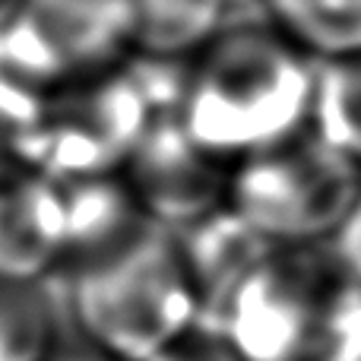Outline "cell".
Instances as JSON below:
<instances>
[{"instance_id":"cell-3","label":"cell","mask_w":361,"mask_h":361,"mask_svg":"<svg viewBox=\"0 0 361 361\" xmlns=\"http://www.w3.org/2000/svg\"><path fill=\"white\" fill-rule=\"evenodd\" d=\"M203 324L244 361H361V282L326 247H269Z\"/></svg>"},{"instance_id":"cell-5","label":"cell","mask_w":361,"mask_h":361,"mask_svg":"<svg viewBox=\"0 0 361 361\" xmlns=\"http://www.w3.org/2000/svg\"><path fill=\"white\" fill-rule=\"evenodd\" d=\"M133 61L127 0H23L0 29V73L42 95Z\"/></svg>"},{"instance_id":"cell-7","label":"cell","mask_w":361,"mask_h":361,"mask_svg":"<svg viewBox=\"0 0 361 361\" xmlns=\"http://www.w3.org/2000/svg\"><path fill=\"white\" fill-rule=\"evenodd\" d=\"M67 336L54 279L0 273V361H44Z\"/></svg>"},{"instance_id":"cell-12","label":"cell","mask_w":361,"mask_h":361,"mask_svg":"<svg viewBox=\"0 0 361 361\" xmlns=\"http://www.w3.org/2000/svg\"><path fill=\"white\" fill-rule=\"evenodd\" d=\"M19 4H23V0H0V29L13 19V13L19 10Z\"/></svg>"},{"instance_id":"cell-8","label":"cell","mask_w":361,"mask_h":361,"mask_svg":"<svg viewBox=\"0 0 361 361\" xmlns=\"http://www.w3.org/2000/svg\"><path fill=\"white\" fill-rule=\"evenodd\" d=\"M260 13L314 61L361 54V0H260Z\"/></svg>"},{"instance_id":"cell-2","label":"cell","mask_w":361,"mask_h":361,"mask_svg":"<svg viewBox=\"0 0 361 361\" xmlns=\"http://www.w3.org/2000/svg\"><path fill=\"white\" fill-rule=\"evenodd\" d=\"M70 336L118 361H146L203 324V292L180 235L140 222L57 276Z\"/></svg>"},{"instance_id":"cell-4","label":"cell","mask_w":361,"mask_h":361,"mask_svg":"<svg viewBox=\"0 0 361 361\" xmlns=\"http://www.w3.org/2000/svg\"><path fill=\"white\" fill-rule=\"evenodd\" d=\"M361 193V169L314 130L231 165L228 206L273 247H326Z\"/></svg>"},{"instance_id":"cell-6","label":"cell","mask_w":361,"mask_h":361,"mask_svg":"<svg viewBox=\"0 0 361 361\" xmlns=\"http://www.w3.org/2000/svg\"><path fill=\"white\" fill-rule=\"evenodd\" d=\"M244 6L260 0H127L133 61L180 67L219 32L247 19Z\"/></svg>"},{"instance_id":"cell-9","label":"cell","mask_w":361,"mask_h":361,"mask_svg":"<svg viewBox=\"0 0 361 361\" xmlns=\"http://www.w3.org/2000/svg\"><path fill=\"white\" fill-rule=\"evenodd\" d=\"M311 130L361 169V54L317 61Z\"/></svg>"},{"instance_id":"cell-11","label":"cell","mask_w":361,"mask_h":361,"mask_svg":"<svg viewBox=\"0 0 361 361\" xmlns=\"http://www.w3.org/2000/svg\"><path fill=\"white\" fill-rule=\"evenodd\" d=\"M44 361H118V358H111V355H105V352L92 349L89 343H82V339H76V336H67Z\"/></svg>"},{"instance_id":"cell-1","label":"cell","mask_w":361,"mask_h":361,"mask_svg":"<svg viewBox=\"0 0 361 361\" xmlns=\"http://www.w3.org/2000/svg\"><path fill=\"white\" fill-rule=\"evenodd\" d=\"M317 61L269 19H241L180 63L171 114L225 165L311 130Z\"/></svg>"},{"instance_id":"cell-10","label":"cell","mask_w":361,"mask_h":361,"mask_svg":"<svg viewBox=\"0 0 361 361\" xmlns=\"http://www.w3.org/2000/svg\"><path fill=\"white\" fill-rule=\"evenodd\" d=\"M146 361H244V358L231 349V343L219 330H212L209 324H200Z\"/></svg>"}]
</instances>
